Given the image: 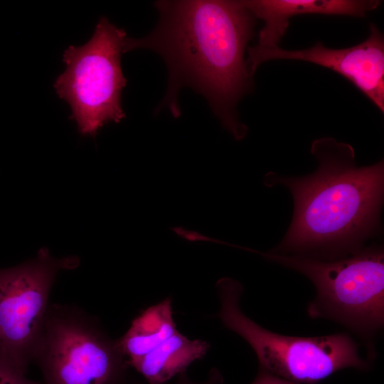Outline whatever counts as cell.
Here are the masks:
<instances>
[{"instance_id": "1", "label": "cell", "mask_w": 384, "mask_h": 384, "mask_svg": "<svg viewBox=\"0 0 384 384\" xmlns=\"http://www.w3.org/2000/svg\"><path fill=\"white\" fill-rule=\"evenodd\" d=\"M159 21L144 37H127L124 53L138 48L159 55L168 70V85L160 105L181 115L178 96L190 87L207 100L222 126L236 140L247 127L237 105L252 87L245 52L255 18L242 1H157Z\"/></svg>"}, {"instance_id": "2", "label": "cell", "mask_w": 384, "mask_h": 384, "mask_svg": "<svg viewBox=\"0 0 384 384\" xmlns=\"http://www.w3.org/2000/svg\"><path fill=\"white\" fill-rule=\"evenodd\" d=\"M318 168L302 177L270 172L267 186L283 185L294 200V215L280 243L270 252L332 260L354 253L380 225L384 191L383 160L356 165L353 147L325 137L313 142Z\"/></svg>"}, {"instance_id": "3", "label": "cell", "mask_w": 384, "mask_h": 384, "mask_svg": "<svg viewBox=\"0 0 384 384\" xmlns=\"http://www.w3.org/2000/svg\"><path fill=\"white\" fill-rule=\"evenodd\" d=\"M306 276L316 297L307 308L313 319H326L363 336L374 335L384 324V254L380 246L332 260L295 255L260 253Z\"/></svg>"}, {"instance_id": "4", "label": "cell", "mask_w": 384, "mask_h": 384, "mask_svg": "<svg viewBox=\"0 0 384 384\" xmlns=\"http://www.w3.org/2000/svg\"><path fill=\"white\" fill-rule=\"evenodd\" d=\"M220 302L217 316L241 336L255 353L262 368L282 379L314 384L345 368L366 370L369 362L346 334L316 337L291 336L270 331L241 310V284L225 277L216 284Z\"/></svg>"}, {"instance_id": "5", "label": "cell", "mask_w": 384, "mask_h": 384, "mask_svg": "<svg viewBox=\"0 0 384 384\" xmlns=\"http://www.w3.org/2000/svg\"><path fill=\"white\" fill-rule=\"evenodd\" d=\"M33 362L43 384H125L129 364L98 320L68 305H49Z\"/></svg>"}, {"instance_id": "6", "label": "cell", "mask_w": 384, "mask_h": 384, "mask_svg": "<svg viewBox=\"0 0 384 384\" xmlns=\"http://www.w3.org/2000/svg\"><path fill=\"white\" fill-rule=\"evenodd\" d=\"M126 38L123 28L102 17L88 42L70 46L63 53L66 68L54 87L69 104L71 119L82 135L94 136L105 124L125 117L121 95L127 80L121 56Z\"/></svg>"}, {"instance_id": "7", "label": "cell", "mask_w": 384, "mask_h": 384, "mask_svg": "<svg viewBox=\"0 0 384 384\" xmlns=\"http://www.w3.org/2000/svg\"><path fill=\"white\" fill-rule=\"evenodd\" d=\"M78 264L77 257L56 259L41 248L34 259L0 269V354L26 373L43 329L56 275Z\"/></svg>"}, {"instance_id": "8", "label": "cell", "mask_w": 384, "mask_h": 384, "mask_svg": "<svg viewBox=\"0 0 384 384\" xmlns=\"http://www.w3.org/2000/svg\"><path fill=\"white\" fill-rule=\"evenodd\" d=\"M246 67L253 76L258 66L275 59L304 60L329 68L343 75L384 112V38L373 24L366 41L356 46L331 49L318 42L304 50H283L279 46L260 49L247 47Z\"/></svg>"}, {"instance_id": "9", "label": "cell", "mask_w": 384, "mask_h": 384, "mask_svg": "<svg viewBox=\"0 0 384 384\" xmlns=\"http://www.w3.org/2000/svg\"><path fill=\"white\" fill-rule=\"evenodd\" d=\"M244 6L256 18L264 21L258 42L260 49L277 47L285 34L290 18L301 14L364 16L375 9L380 1L355 0H247Z\"/></svg>"}, {"instance_id": "10", "label": "cell", "mask_w": 384, "mask_h": 384, "mask_svg": "<svg viewBox=\"0 0 384 384\" xmlns=\"http://www.w3.org/2000/svg\"><path fill=\"white\" fill-rule=\"evenodd\" d=\"M210 344L203 340H191L175 333L141 358L129 363L144 376L149 384H164L188 366L207 353Z\"/></svg>"}, {"instance_id": "11", "label": "cell", "mask_w": 384, "mask_h": 384, "mask_svg": "<svg viewBox=\"0 0 384 384\" xmlns=\"http://www.w3.org/2000/svg\"><path fill=\"white\" fill-rule=\"evenodd\" d=\"M177 331L171 299L167 297L142 311L117 341L129 366Z\"/></svg>"}, {"instance_id": "12", "label": "cell", "mask_w": 384, "mask_h": 384, "mask_svg": "<svg viewBox=\"0 0 384 384\" xmlns=\"http://www.w3.org/2000/svg\"><path fill=\"white\" fill-rule=\"evenodd\" d=\"M0 384H43L26 377V373L0 354Z\"/></svg>"}, {"instance_id": "13", "label": "cell", "mask_w": 384, "mask_h": 384, "mask_svg": "<svg viewBox=\"0 0 384 384\" xmlns=\"http://www.w3.org/2000/svg\"><path fill=\"white\" fill-rule=\"evenodd\" d=\"M252 384H297V383L282 379L260 368Z\"/></svg>"}, {"instance_id": "14", "label": "cell", "mask_w": 384, "mask_h": 384, "mask_svg": "<svg viewBox=\"0 0 384 384\" xmlns=\"http://www.w3.org/2000/svg\"><path fill=\"white\" fill-rule=\"evenodd\" d=\"M223 383V378L219 373V371L213 368L210 372V375L208 378V380L204 383H194L192 382L188 376L186 375L185 372L180 374V376L178 378V380L176 384H221ZM137 384H142V383H137Z\"/></svg>"}, {"instance_id": "15", "label": "cell", "mask_w": 384, "mask_h": 384, "mask_svg": "<svg viewBox=\"0 0 384 384\" xmlns=\"http://www.w3.org/2000/svg\"><path fill=\"white\" fill-rule=\"evenodd\" d=\"M297 384H300V383H297Z\"/></svg>"}]
</instances>
